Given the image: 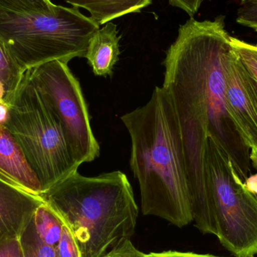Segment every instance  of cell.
<instances>
[{
  "label": "cell",
  "instance_id": "1",
  "mask_svg": "<svg viewBox=\"0 0 257 257\" xmlns=\"http://www.w3.org/2000/svg\"><path fill=\"white\" fill-rule=\"evenodd\" d=\"M232 45L225 17L180 26L164 60L163 87L173 102L183 137L206 133L224 150L240 178L250 169V148L232 120L225 95L224 60Z\"/></svg>",
  "mask_w": 257,
  "mask_h": 257
},
{
  "label": "cell",
  "instance_id": "2",
  "mask_svg": "<svg viewBox=\"0 0 257 257\" xmlns=\"http://www.w3.org/2000/svg\"><path fill=\"white\" fill-rule=\"evenodd\" d=\"M131 138L130 168L140 188L144 215L179 228L193 222L181 127L167 90L156 87L143 106L122 116Z\"/></svg>",
  "mask_w": 257,
  "mask_h": 257
},
{
  "label": "cell",
  "instance_id": "3",
  "mask_svg": "<svg viewBox=\"0 0 257 257\" xmlns=\"http://www.w3.org/2000/svg\"><path fill=\"white\" fill-rule=\"evenodd\" d=\"M41 197L69 228L81 257H102L134 234L139 208L120 171L96 177L77 171Z\"/></svg>",
  "mask_w": 257,
  "mask_h": 257
},
{
  "label": "cell",
  "instance_id": "4",
  "mask_svg": "<svg viewBox=\"0 0 257 257\" xmlns=\"http://www.w3.org/2000/svg\"><path fill=\"white\" fill-rule=\"evenodd\" d=\"M205 200L193 214L202 233L215 235L236 257L257 255V196L247 190L230 157L212 138H207Z\"/></svg>",
  "mask_w": 257,
  "mask_h": 257
},
{
  "label": "cell",
  "instance_id": "5",
  "mask_svg": "<svg viewBox=\"0 0 257 257\" xmlns=\"http://www.w3.org/2000/svg\"><path fill=\"white\" fill-rule=\"evenodd\" d=\"M98 30V24L75 7L55 6L44 13L0 11V38L25 72L54 60L68 63L85 57Z\"/></svg>",
  "mask_w": 257,
  "mask_h": 257
},
{
  "label": "cell",
  "instance_id": "6",
  "mask_svg": "<svg viewBox=\"0 0 257 257\" xmlns=\"http://www.w3.org/2000/svg\"><path fill=\"white\" fill-rule=\"evenodd\" d=\"M3 124L21 146L44 193L78 171L63 128L28 72L6 108Z\"/></svg>",
  "mask_w": 257,
  "mask_h": 257
},
{
  "label": "cell",
  "instance_id": "7",
  "mask_svg": "<svg viewBox=\"0 0 257 257\" xmlns=\"http://www.w3.org/2000/svg\"><path fill=\"white\" fill-rule=\"evenodd\" d=\"M36 90L55 114L79 166L97 158L99 143L90 126L88 108L78 80L67 63L48 62L27 70Z\"/></svg>",
  "mask_w": 257,
  "mask_h": 257
},
{
  "label": "cell",
  "instance_id": "8",
  "mask_svg": "<svg viewBox=\"0 0 257 257\" xmlns=\"http://www.w3.org/2000/svg\"><path fill=\"white\" fill-rule=\"evenodd\" d=\"M224 75L229 114L246 145L257 148V108L247 87L245 69L232 46L225 57Z\"/></svg>",
  "mask_w": 257,
  "mask_h": 257
},
{
  "label": "cell",
  "instance_id": "9",
  "mask_svg": "<svg viewBox=\"0 0 257 257\" xmlns=\"http://www.w3.org/2000/svg\"><path fill=\"white\" fill-rule=\"evenodd\" d=\"M0 181L36 196L44 193L37 175L12 133L0 121Z\"/></svg>",
  "mask_w": 257,
  "mask_h": 257
},
{
  "label": "cell",
  "instance_id": "10",
  "mask_svg": "<svg viewBox=\"0 0 257 257\" xmlns=\"http://www.w3.org/2000/svg\"><path fill=\"white\" fill-rule=\"evenodd\" d=\"M43 203L41 196L0 181V239L21 237L37 208Z\"/></svg>",
  "mask_w": 257,
  "mask_h": 257
},
{
  "label": "cell",
  "instance_id": "11",
  "mask_svg": "<svg viewBox=\"0 0 257 257\" xmlns=\"http://www.w3.org/2000/svg\"><path fill=\"white\" fill-rule=\"evenodd\" d=\"M117 26L107 23L92 36L85 58L96 76H111L120 55V40Z\"/></svg>",
  "mask_w": 257,
  "mask_h": 257
},
{
  "label": "cell",
  "instance_id": "12",
  "mask_svg": "<svg viewBox=\"0 0 257 257\" xmlns=\"http://www.w3.org/2000/svg\"><path fill=\"white\" fill-rule=\"evenodd\" d=\"M77 9H86L98 25L111 22L128 14L138 13L148 7L153 0H65Z\"/></svg>",
  "mask_w": 257,
  "mask_h": 257
},
{
  "label": "cell",
  "instance_id": "13",
  "mask_svg": "<svg viewBox=\"0 0 257 257\" xmlns=\"http://www.w3.org/2000/svg\"><path fill=\"white\" fill-rule=\"evenodd\" d=\"M24 73L0 38V107L6 108L12 102Z\"/></svg>",
  "mask_w": 257,
  "mask_h": 257
},
{
  "label": "cell",
  "instance_id": "14",
  "mask_svg": "<svg viewBox=\"0 0 257 257\" xmlns=\"http://www.w3.org/2000/svg\"><path fill=\"white\" fill-rule=\"evenodd\" d=\"M33 223L42 241L51 247H57L61 237L63 223L45 202L35 212Z\"/></svg>",
  "mask_w": 257,
  "mask_h": 257
},
{
  "label": "cell",
  "instance_id": "15",
  "mask_svg": "<svg viewBox=\"0 0 257 257\" xmlns=\"http://www.w3.org/2000/svg\"><path fill=\"white\" fill-rule=\"evenodd\" d=\"M24 257H57L55 247L42 241L35 228L33 218L21 236Z\"/></svg>",
  "mask_w": 257,
  "mask_h": 257
},
{
  "label": "cell",
  "instance_id": "16",
  "mask_svg": "<svg viewBox=\"0 0 257 257\" xmlns=\"http://www.w3.org/2000/svg\"><path fill=\"white\" fill-rule=\"evenodd\" d=\"M55 6L51 0H0V11L15 13L50 12Z\"/></svg>",
  "mask_w": 257,
  "mask_h": 257
},
{
  "label": "cell",
  "instance_id": "17",
  "mask_svg": "<svg viewBox=\"0 0 257 257\" xmlns=\"http://www.w3.org/2000/svg\"><path fill=\"white\" fill-rule=\"evenodd\" d=\"M230 42L244 69L257 82V44L247 43L232 36Z\"/></svg>",
  "mask_w": 257,
  "mask_h": 257
},
{
  "label": "cell",
  "instance_id": "18",
  "mask_svg": "<svg viewBox=\"0 0 257 257\" xmlns=\"http://www.w3.org/2000/svg\"><path fill=\"white\" fill-rule=\"evenodd\" d=\"M236 22L257 32V0H239Z\"/></svg>",
  "mask_w": 257,
  "mask_h": 257
},
{
  "label": "cell",
  "instance_id": "19",
  "mask_svg": "<svg viewBox=\"0 0 257 257\" xmlns=\"http://www.w3.org/2000/svg\"><path fill=\"white\" fill-rule=\"evenodd\" d=\"M55 250L57 257H81L76 241L72 232L64 223L60 241Z\"/></svg>",
  "mask_w": 257,
  "mask_h": 257
},
{
  "label": "cell",
  "instance_id": "20",
  "mask_svg": "<svg viewBox=\"0 0 257 257\" xmlns=\"http://www.w3.org/2000/svg\"><path fill=\"white\" fill-rule=\"evenodd\" d=\"M0 257H24L21 237H5L0 239Z\"/></svg>",
  "mask_w": 257,
  "mask_h": 257
},
{
  "label": "cell",
  "instance_id": "21",
  "mask_svg": "<svg viewBox=\"0 0 257 257\" xmlns=\"http://www.w3.org/2000/svg\"><path fill=\"white\" fill-rule=\"evenodd\" d=\"M102 257H150L135 247L130 239L120 243Z\"/></svg>",
  "mask_w": 257,
  "mask_h": 257
},
{
  "label": "cell",
  "instance_id": "22",
  "mask_svg": "<svg viewBox=\"0 0 257 257\" xmlns=\"http://www.w3.org/2000/svg\"><path fill=\"white\" fill-rule=\"evenodd\" d=\"M203 0H169V4L179 8L193 18L200 8Z\"/></svg>",
  "mask_w": 257,
  "mask_h": 257
},
{
  "label": "cell",
  "instance_id": "23",
  "mask_svg": "<svg viewBox=\"0 0 257 257\" xmlns=\"http://www.w3.org/2000/svg\"><path fill=\"white\" fill-rule=\"evenodd\" d=\"M148 255L150 257H221L210 254H198L192 252H179L173 251V250L160 252V253H151Z\"/></svg>",
  "mask_w": 257,
  "mask_h": 257
},
{
  "label": "cell",
  "instance_id": "24",
  "mask_svg": "<svg viewBox=\"0 0 257 257\" xmlns=\"http://www.w3.org/2000/svg\"><path fill=\"white\" fill-rule=\"evenodd\" d=\"M245 79L247 83V87L249 92L254 101L255 105L257 108V82L249 75L248 72L245 69Z\"/></svg>",
  "mask_w": 257,
  "mask_h": 257
},
{
  "label": "cell",
  "instance_id": "25",
  "mask_svg": "<svg viewBox=\"0 0 257 257\" xmlns=\"http://www.w3.org/2000/svg\"><path fill=\"white\" fill-rule=\"evenodd\" d=\"M244 184L248 191L257 196V173L247 177L244 181Z\"/></svg>",
  "mask_w": 257,
  "mask_h": 257
},
{
  "label": "cell",
  "instance_id": "26",
  "mask_svg": "<svg viewBox=\"0 0 257 257\" xmlns=\"http://www.w3.org/2000/svg\"><path fill=\"white\" fill-rule=\"evenodd\" d=\"M250 163L257 170V148H250Z\"/></svg>",
  "mask_w": 257,
  "mask_h": 257
},
{
  "label": "cell",
  "instance_id": "27",
  "mask_svg": "<svg viewBox=\"0 0 257 257\" xmlns=\"http://www.w3.org/2000/svg\"><path fill=\"white\" fill-rule=\"evenodd\" d=\"M250 257H255V256H250Z\"/></svg>",
  "mask_w": 257,
  "mask_h": 257
}]
</instances>
